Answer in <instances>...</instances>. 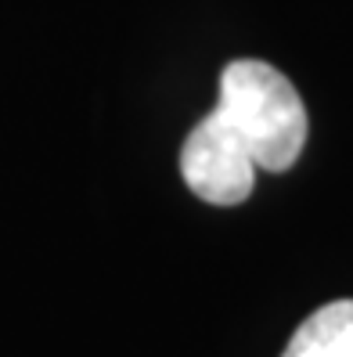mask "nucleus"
Returning a JSON list of instances; mask_svg holds the SVG:
<instances>
[{
    "label": "nucleus",
    "mask_w": 353,
    "mask_h": 357,
    "mask_svg": "<svg viewBox=\"0 0 353 357\" xmlns=\"http://www.w3.org/2000/svg\"><path fill=\"white\" fill-rule=\"evenodd\" d=\"M281 357H353V300L317 307L292 332Z\"/></svg>",
    "instance_id": "obj_3"
},
{
    "label": "nucleus",
    "mask_w": 353,
    "mask_h": 357,
    "mask_svg": "<svg viewBox=\"0 0 353 357\" xmlns=\"http://www.w3.org/2000/svg\"><path fill=\"white\" fill-rule=\"evenodd\" d=\"M184 184L213 206H238L253 195L256 162L220 109H213L180 144Z\"/></svg>",
    "instance_id": "obj_2"
},
{
    "label": "nucleus",
    "mask_w": 353,
    "mask_h": 357,
    "mask_svg": "<svg viewBox=\"0 0 353 357\" xmlns=\"http://www.w3.org/2000/svg\"><path fill=\"white\" fill-rule=\"evenodd\" d=\"M217 109L231 119L260 170L285 174L306 144V109L292 79L271 61L238 58L220 73Z\"/></svg>",
    "instance_id": "obj_1"
}]
</instances>
